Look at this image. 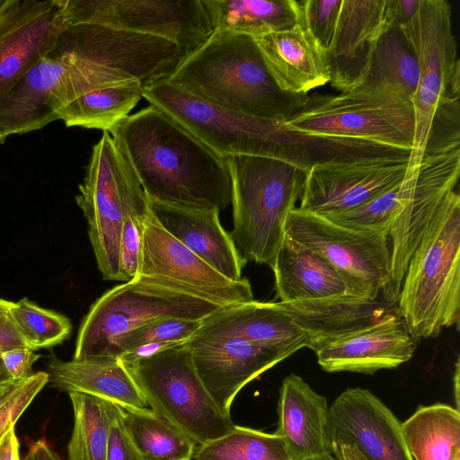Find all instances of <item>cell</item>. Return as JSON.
Masks as SVG:
<instances>
[{
  "mask_svg": "<svg viewBox=\"0 0 460 460\" xmlns=\"http://www.w3.org/2000/svg\"><path fill=\"white\" fill-rule=\"evenodd\" d=\"M401 181L349 211L324 217L342 226L389 237L400 208Z\"/></svg>",
  "mask_w": 460,
  "mask_h": 460,
  "instance_id": "36",
  "label": "cell"
},
{
  "mask_svg": "<svg viewBox=\"0 0 460 460\" xmlns=\"http://www.w3.org/2000/svg\"><path fill=\"white\" fill-rule=\"evenodd\" d=\"M282 121L309 133L372 140L411 151L415 136L411 102L385 93L357 89L335 95H308L303 106Z\"/></svg>",
  "mask_w": 460,
  "mask_h": 460,
  "instance_id": "9",
  "label": "cell"
},
{
  "mask_svg": "<svg viewBox=\"0 0 460 460\" xmlns=\"http://www.w3.org/2000/svg\"><path fill=\"white\" fill-rule=\"evenodd\" d=\"M114 406L116 413L111 427L107 460H146L132 442Z\"/></svg>",
  "mask_w": 460,
  "mask_h": 460,
  "instance_id": "40",
  "label": "cell"
},
{
  "mask_svg": "<svg viewBox=\"0 0 460 460\" xmlns=\"http://www.w3.org/2000/svg\"><path fill=\"white\" fill-rule=\"evenodd\" d=\"M14 383L15 380L0 383V400L6 394Z\"/></svg>",
  "mask_w": 460,
  "mask_h": 460,
  "instance_id": "49",
  "label": "cell"
},
{
  "mask_svg": "<svg viewBox=\"0 0 460 460\" xmlns=\"http://www.w3.org/2000/svg\"><path fill=\"white\" fill-rule=\"evenodd\" d=\"M254 40L271 76L282 91L307 95L308 92L330 82L325 52L302 18L290 29Z\"/></svg>",
  "mask_w": 460,
  "mask_h": 460,
  "instance_id": "25",
  "label": "cell"
},
{
  "mask_svg": "<svg viewBox=\"0 0 460 460\" xmlns=\"http://www.w3.org/2000/svg\"><path fill=\"white\" fill-rule=\"evenodd\" d=\"M74 427L67 446L68 460H107L114 403L87 394L68 393Z\"/></svg>",
  "mask_w": 460,
  "mask_h": 460,
  "instance_id": "33",
  "label": "cell"
},
{
  "mask_svg": "<svg viewBox=\"0 0 460 460\" xmlns=\"http://www.w3.org/2000/svg\"><path fill=\"white\" fill-rule=\"evenodd\" d=\"M23 460H61V458L45 439L40 438L31 444Z\"/></svg>",
  "mask_w": 460,
  "mask_h": 460,
  "instance_id": "45",
  "label": "cell"
},
{
  "mask_svg": "<svg viewBox=\"0 0 460 460\" xmlns=\"http://www.w3.org/2000/svg\"><path fill=\"white\" fill-rule=\"evenodd\" d=\"M419 63L412 100L415 136L410 161L459 148L460 61L447 0H420L414 16L400 26Z\"/></svg>",
  "mask_w": 460,
  "mask_h": 460,
  "instance_id": "3",
  "label": "cell"
},
{
  "mask_svg": "<svg viewBox=\"0 0 460 460\" xmlns=\"http://www.w3.org/2000/svg\"><path fill=\"white\" fill-rule=\"evenodd\" d=\"M24 347L27 346L0 298V357L7 350Z\"/></svg>",
  "mask_w": 460,
  "mask_h": 460,
  "instance_id": "43",
  "label": "cell"
},
{
  "mask_svg": "<svg viewBox=\"0 0 460 460\" xmlns=\"http://www.w3.org/2000/svg\"><path fill=\"white\" fill-rule=\"evenodd\" d=\"M115 405L128 436L146 460L193 459L197 442L167 420L150 408Z\"/></svg>",
  "mask_w": 460,
  "mask_h": 460,
  "instance_id": "31",
  "label": "cell"
},
{
  "mask_svg": "<svg viewBox=\"0 0 460 460\" xmlns=\"http://www.w3.org/2000/svg\"><path fill=\"white\" fill-rule=\"evenodd\" d=\"M109 133L148 199L219 210L231 203L226 157L162 110L150 104Z\"/></svg>",
  "mask_w": 460,
  "mask_h": 460,
  "instance_id": "1",
  "label": "cell"
},
{
  "mask_svg": "<svg viewBox=\"0 0 460 460\" xmlns=\"http://www.w3.org/2000/svg\"><path fill=\"white\" fill-rule=\"evenodd\" d=\"M333 455L337 460H365L353 446H341L333 449Z\"/></svg>",
  "mask_w": 460,
  "mask_h": 460,
  "instance_id": "46",
  "label": "cell"
},
{
  "mask_svg": "<svg viewBox=\"0 0 460 460\" xmlns=\"http://www.w3.org/2000/svg\"><path fill=\"white\" fill-rule=\"evenodd\" d=\"M416 340L394 309L370 326L315 352L318 364L330 373L374 374L393 369L411 358Z\"/></svg>",
  "mask_w": 460,
  "mask_h": 460,
  "instance_id": "20",
  "label": "cell"
},
{
  "mask_svg": "<svg viewBox=\"0 0 460 460\" xmlns=\"http://www.w3.org/2000/svg\"><path fill=\"white\" fill-rule=\"evenodd\" d=\"M46 372L51 386L60 391L84 393L128 407L148 408L143 394L117 357L64 361L52 355Z\"/></svg>",
  "mask_w": 460,
  "mask_h": 460,
  "instance_id": "26",
  "label": "cell"
},
{
  "mask_svg": "<svg viewBox=\"0 0 460 460\" xmlns=\"http://www.w3.org/2000/svg\"><path fill=\"white\" fill-rule=\"evenodd\" d=\"M13 380L6 371L4 363L2 361V358L0 357V383L7 382Z\"/></svg>",
  "mask_w": 460,
  "mask_h": 460,
  "instance_id": "48",
  "label": "cell"
},
{
  "mask_svg": "<svg viewBox=\"0 0 460 460\" xmlns=\"http://www.w3.org/2000/svg\"><path fill=\"white\" fill-rule=\"evenodd\" d=\"M49 383V374L35 372L31 376L17 380L0 400V440L15 426L16 421L38 394Z\"/></svg>",
  "mask_w": 460,
  "mask_h": 460,
  "instance_id": "38",
  "label": "cell"
},
{
  "mask_svg": "<svg viewBox=\"0 0 460 460\" xmlns=\"http://www.w3.org/2000/svg\"><path fill=\"white\" fill-rule=\"evenodd\" d=\"M148 201L157 221L172 237L228 279H243L247 261L222 226L219 209Z\"/></svg>",
  "mask_w": 460,
  "mask_h": 460,
  "instance_id": "22",
  "label": "cell"
},
{
  "mask_svg": "<svg viewBox=\"0 0 460 460\" xmlns=\"http://www.w3.org/2000/svg\"><path fill=\"white\" fill-rule=\"evenodd\" d=\"M148 408L194 439L198 446L232 430L230 412L214 402L184 343L131 362H122Z\"/></svg>",
  "mask_w": 460,
  "mask_h": 460,
  "instance_id": "7",
  "label": "cell"
},
{
  "mask_svg": "<svg viewBox=\"0 0 460 460\" xmlns=\"http://www.w3.org/2000/svg\"><path fill=\"white\" fill-rule=\"evenodd\" d=\"M308 337L314 352L379 321L394 307L381 302L347 294L327 298L275 302Z\"/></svg>",
  "mask_w": 460,
  "mask_h": 460,
  "instance_id": "24",
  "label": "cell"
},
{
  "mask_svg": "<svg viewBox=\"0 0 460 460\" xmlns=\"http://www.w3.org/2000/svg\"><path fill=\"white\" fill-rule=\"evenodd\" d=\"M201 320L164 318L146 323L120 336L112 355L119 358L136 348L161 342H185L199 328Z\"/></svg>",
  "mask_w": 460,
  "mask_h": 460,
  "instance_id": "37",
  "label": "cell"
},
{
  "mask_svg": "<svg viewBox=\"0 0 460 460\" xmlns=\"http://www.w3.org/2000/svg\"><path fill=\"white\" fill-rule=\"evenodd\" d=\"M19 447L13 427L0 440V460H21Z\"/></svg>",
  "mask_w": 460,
  "mask_h": 460,
  "instance_id": "44",
  "label": "cell"
},
{
  "mask_svg": "<svg viewBox=\"0 0 460 460\" xmlns=\"http://www.w3.org/2000/svg\"><path fill=\"white\" fill-rule=\"evenodd\" d=\"M135 279L172 288L221 307L253 300L249 279L233 281L172 237L150 210L143 225Z\"/></svg>",
  "mask_w": 460,
  "mask_h": 460,
  "instance_id": "13",
  "label": "cell"
},
{
  "mask_svg": "<svg viewBox=\"0 0 460 460\" xmlns=\"http://www.w3.org/2000/svg\"><path fill=\"white\" fill-rule=\"evenodd\" d=\"M186 345L205 388L224 411L242 388L289 356L280 350L228 338L191 336Z\"/></svg>",
  "mask_w": 460,
  "mask_h": 460,
  "instance_id": "17",
  "label": "cell"
},
{
  "mask_svg": "<svg viewBox=\"0 0 460 460\" xmlns=\"http://www.w3.org/2000/svg\"><path fill=\"white\" fill-rule=\"evenodd\" d=\"M142 187L109 132L93 146L85 177L75 201L88 225L97 267L106 280L119 279L122 206Z\"/></svg>",
  "mask_w": 460,
  "mask_h": 460,
  "instance_id": "11",
  "label": "cell"
},
{
  "mask_svg": "<svg viewBox=\"0 0 460 460\" xmlns=\"http://www.w3.org/2000/svg\"><path fill=\"white\" fill-rule=\"evenodd\" d=\"M115 84L111 72L80 56L59 32L53 50L0 93V145L58 119L75 98Z\"/></svg>",
  "mask_w": 460,
  "mask_h": 460,
  "instance_id": "6",
  "label": "cell"
},
{
  "mask_svg": "<svg viewBox=\"0 0 460 460\" xmlns=\"http://www.w3.org/2000/svg\"><path fill=\"white\" fill-rule=\"evenodd\" d=\"M59 0H13L0 14V93L56 47Z\"/></svg>",
  "mask_w": 460,
  "mask_h": 460,
  "instance_id": "18",
  "label": "cell"
},
{
  "mask_svg": "<svg viewBox=\"0 0 460 460\" xmlns=\"http://www.w3.org/2000/svg\"><path fill=\"white\" fill-rule=\"evenodd\" d=\"M194 460H289L284 440L266 433L234 425L228 433L199 445Z\"/></svg>",
  "mask_w": 460,
  "mask_h": 460,
  "instance_id": "34",
  "label": "cell"
},
{
  "mask_svg": "<svg viewBox=\"0 0 460 460\" xmlns=\"http://www.w3.org/2000/svg\"><path fill=\"white\" fill-rule=\"evenodd\" d=\"M39 358L40 355L36 354L35 350L27 347L13 349L1 355L6 371L15 381L26 379L34 375L32 365Z\"/></svg>",
  "mask_w": 460,
  "mask_h": 460,
  "instance_id": "41",
  "label": "cell"
},
{
  "mask_svg": "<svg viewBox=\"0 0 460 460\" xmlns=\"http://www.w3.org/2000/svg\"><path fill=\"white\" fill-rule=\"evenodd\" d=\"M454 384H455V394H456V408L458 410V402H459V358H457V361L456 363V370L454 374Z\"/></svg>",
  "mask_w": 460,
  "mask_h": 460,
  "instance_id": "47",
  "label": "cell"
},
{
  "mask_svg": "<svg viewBox=\"0 0 460 460\" xmlns=\"http://www.w3.org/2000/svg\"><path fill=\"white\" fill-rule=\"evenodd\" d=\"M276 434L289 460H337L329 436V406L301 376L290 374L279 389Z\"/></svg>",
  "mask_w": 460,
  "mask_h": 460,
  "instance_id": "21",
  "label": "cell"
},
{
  "mask_svg": "<svg viewBox=\"0 0 460 460\" xmlns=\"http://www.w3.org/2000/svg\"><path fill=\"white\" fill-rule=\"evenodd\" d=\"M329 436L333 449L353 446L365 460H413L402 422L369 390L347 388L329 407Z\"/></svg>",
  "mask_w": 460,
  "mask_h": 460,
  "instance_id": "16",
  "label": "cell"
},
{
  "mask_svg": "<svg viewBox=\"0 0 460 460\" xmlns=\"http://www.w3.org/2000/svg\"><path fill=\"white\" fill-rule=\"evenodd\" d=\"M13 0H0V14L13 3Z\"/></svg>",
  "mask_w": 460,
  "mask_h": 460,
  "instance_id": "50",
  "label": "cell"
},
{
  "mask_svg": "<svg viewBox=\"0 0 460 460\" xmlns=\"http://www.w3.org/2000/svg\"><path fill=\"white\" fill-rule=\"evenodd\" d=\"M410 156L314 165L305 172L300 209L323 217L349 211L405 177Z\"/></svg>",
  "mask_w": 460,
  "mask_h": 460,
  "instance_id": "15",
  "label": "cell"
},
{
  "mask_svg": "<svg viewBox=\"0 0 460 460\" xmlns=\"http://www.w3.org/2000/svg\"><path fill=\"white\" fill-rule=\"evenodd\" d=\"M221 306L185 293L133 279L102 294L80 324L73 359L112 356L116 341L164 318L202 320Z\"/></svg>",
  "mask_w": 460,
  "mask_h": 460,
  "instance_id": "8",
  "label": "cell"
},
{
  "mask_svg": "<svg viewBox=\"0 0 460 460\" xmlns=\"http://www.w3.org/2000/svg\"><path fill=\"white\" fill-rule=\"evenodd\" d=\"M216 31L259 38L292 28L302 18L296 0H204Z\"/></svg>",
  "mask_w": 460,
  "mask_h": 460,
  "instance_id": "28",
  "label": "cell"
},
{
  "mask_svg": "<svg viewBox=\"0 0 460 460\" xmlns=\"http://www.w3.org/2000/svg\"><path fill=\"white\" fill-rule=\"evenodd\" d=\"M385 16L390 27L407 23L416 13L420 0H385Z\"/></svg>",
  "mask_w": 460,
  "mask_h": 460,
  "instance_id": "42",
  "label": "cell"
},
{
  "mask_svg": "<svg viewBox=\"0 0 460 460\" xmlns=\"http://www.w3.org/2000/svg\"><path fill=\"white\" fill-rule=\"evenodd\" d=\"M385 0H342L335 31L325 50L330 84L341 93L359 86L380 36L390 28Z\"/></svg>",
  "mask_w": 460,
  "mask_h": 460,
  "instance_id": "19",
  "label": "cell"
},
{
  "mask_svg": "<svg viewBox=\"0 0 460 460\" xmlns=\"http://www.w3.org/2000/svg\"><path fill=\"white\" fill-rule=\"evenodd\" d=\"M341 3L342 0L300 1L304 23L324 52L332 40Z\"/></svg>",
  "mask_w": 460,
  "mask_h": 460,
  "instance_id": "39",
  "label": "cell"
},
{
  "mask_svg": "<svg viewBox=\"0 0 460 460\" xmlns=\"http://www.w3.org/2000/svg\"><path fill=\"white\" fill-rule=\"evenodd\" d=\"M420 80L419 63L400 27L379 38L367 74L357 90L382 92L412 102Z\"/></svg>",
  "mask_w": 460,
  "mask_h": 460,
  "instance_id": "29",
  "label": "cell"
},
{
  "mask_svg": "<svg viewBox=\"0 0 460 460\" xmlns=\"http://www.w3.org/2000/svg\"><path fill=\"white\" fill-rule=\"evenodd\" d=\"M192 336L241 340L288 356L308 346L306 333L275 302L254 299L219 308L201 320Z\"/></svg>",
  "mask_w": 460,
  "mask_h": 460,
  "instance_id": "23",
  "label": "cell"
},
{
  "mask_svg": "<svg viewBox=\"0 0 460 460\" xmlns=\"http://www.w3.org/2000/svg\"><path fill=\"white\" fill-rule=\"evenodd\" d=\"M139 81H125L83 94L58 112L66 127H82L110 132L127 118L143 97Z\"/></svg>",
  "mask_w": 460,
  "mask_h": 460,
  "instance_id": "32",
  "label": "cell"
},
{
  "mask_svg": "<svg viewBox=\"0 0 460 460\" xmlns=\"http://www.w3.org/2000/svg\"><path fill=\"white\" fill-rule=\"evenodd\" d=\"M276 296L293 302L346 294L344 281L321 255L285 234L273 268Z\"/></svg>",
  "mask_w": 460,
  "mask_h": 460,
  "instance_id": "27",
  "label": "cell"
},
{
  "mask_svg": "<svg viewBox=\"0 0 460 460\" xmlns=\"http://www.w3.org/2000/svg\"><path fill=\"white\" fill-rule=\"evenodd\" d=\"M64 22H91L164 38L184 57L215 32L204 0H59Z\"/></svg>",
  "mask_w": 460,
  "mask_h": 460,
  "instance_id": "12",
  "label": "cell"
},
{
  "mask_svg": "<svg viewBox=\"0 0 460 460\" xmlns=\"http://www.w3.org/2000/svg\"><path fill=\"white\" fill-rule=\"evenodd\" d=\"M2 301L29 349L51 348L69 337L72 324L66 316L42 308L27 297L17 302Z\"/></svg>",
  "mask_w": 460,
  "mask_h": 460,
  "instance_id": "35",
  "label": "cell"
},
{
  "mask_svg": "<svg viewBox=\"0 0 460 460\" xmlns=\"http://www.w3.org/2000/svg\"><path fill=\"white\" fill-rule=\"evenodd\" d=\"M397 296V313L410 335L437 337L459 323L460 196L451 190L410 259Z\"/></svg>",
  "mask_w": 460,
  "mask_h": 460,
  "instance_id": "4",
  "label": "cell"
},
{
  "mask_svg": "<svg viewBox=\"0 0 460 460\" xmlns=\"http://www.w3.org/2000/svg\"><path fill=\"white\" fill-rule=\"evenodd\" d=\"M285 233L325 259L344 281L347 295L376 299L392 287L388 236L342 226L299 208L288 214Z\"/></svg>",
  "mask_w": 460,
  "mask_h": 460,
  "instance_id": "10",
  "label": "cell"
},
{
  "mask_svg": "<svg viewBox=\"0 0 460 460\" xmlns=\"http://www.w3.org/2000/svg\"><path fill=\"white\" fill-rule=\"evenodd\" d=\"M232 190L231 237L246 261L273 268L288 214L300 199L305 172L279 159L226 157Z\"/></svg>",
  "mask_w": 460,
  "mask_h": 460,
  "instance_id": "5",
  "label": "cell"
},
{
  "mask_svg": "<svg viewBox=\"0 0 460 460\" xmlns=\"http://www.w3.org/2000/svg\"><path fill=\"white\" fill-rule=\"evenodd\" d=\"M166 80L217 107L269 119H287L308 97L282 91L255 40L230 31H215Z\"/></svg>",
  "mask_w": 460,
  "mask_h": 460,
  "instance_id": "2",
  "label": "cell"
},
{
  "mask_svg": "<svg viewBox=\"0 0 460 460\" xmlns=\"http://www.w3.org/2000/svg\"><path fill=\"white\" fill-rule=\"evenodd\" d=\"M460 148L411 162L401 181L400 208L392 226L390 263L398 296L411 257L440 204L458 181Z\"/></svg>",
  "mask_w": 460,
  "mask_h": 460,
  "instance_id": "14",
  "label": "cell"
},
{
  "mask_svg": "<svg viewBox=\"0 0 460 460\" xmlns=\"http://www.w3.org/2000/svg\"><path fill=\"white\" fill-rule=\"evenodd\" d=\"M402 429L413 460H460L459 410L441 402L419 406Z\"/></svg>",
  "mask_w": 460,
  "mask_h": 460,
  "instance_id": "30",
  "label": "cell"
}]
</instances>
